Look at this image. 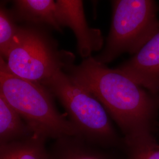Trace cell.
I'll return each mask as SVG.
<instances>
[{"instance_id":"13","label":"cell","mask_w":159,"mask_h":159,"mask_svg":"<svg viewBox=\"0 0 159 159\" xmlns=\"http://www.w3.org/2000/svg\"><path fill=\"white\" fill-rule=\"evenodd\" d=\"M19 28L10 10L0 4V56L2 57Z\"/></svg>"},{"instance_id":"7","label":"cell","mask_w":159,"mask_h":159,"mask_svg":"<svg viewBox=\"0 0 159 159\" xmlns=\"http://www.w3.org/2000/svg\"><path fill=\"white\" fill-rule=\"evenodd\" d=\"M117 68L148 91L159 95V29L139 51Z\"/></svg>"},{"instance_id":"5","label":"cell","mask_w":159,"mask_h":159,"mask_svg":"<svg viewBox=\"0 0 159 159\" xmlns=\"http://www.w3.org/2000/svg\"><path fill=\"white\" fill-rule=\"evenodd\" d=\"M111 28L102 51L94 57L106 65L123 53L134 55L159 29V6L153 0L111 1Z\"/></svg>"},{"instance_id":"11","label":"cell","mask_w":159,"mask_h":159,"mask_svg":"<svg viewBox=\"0 0 159 159\" xmlns=\"http://www.w3.org/2000/svg\"><path fill=\"white\" fill-rule=\"evenodd\" d=\"M32 134L0 91V146Z\"/></svg>"},{"instance_id":"8","label":"cell","mask_w":159,"mask_h":159,"mask_svg":"<svg viewBox=\"0 0 159 159\" xmlns=\"http://www.w3.org/2000/svg\"><path fill=\"white\" fill-rule=\"evenodd\" d=\"M10 11L16 22L44 26L62 32L57 16L56 1L16 0L13 1Z\"/></svg>"},{"instance_id":"12","label":"cell","mask_w":159,"mask_h":159,"mask_svg":"<svg viewBox=\"0 0 159 159\" xmlns=\"http://www.w3.org/2000/svg\"><path fill=\"white\" fill-rule=\"evenodd\" d=\"M126 159H159V143L154 135L125 144Z\"/></svg>"},{"instance_id":"6","label":"cell","mask_w":159,"mask_h":159,"mask_svg":"<svg viewBox=\"0 0 159 159\" xmlns=\"http://www.w3.org/2000/svg\"><path fill=\"white\" fill-rule=\"evenodd\" d=\"M57 16L60 27L71 29L76 37L77 49L84 59L100 51L104 38L99 29L90 27L85 18L83 2L79 0H57Z\"/></svg>"},{"instance_id":"10","label":"cell","mask_w":159,"mask_h":159,"mask_svg":"<svg viewBox=\"0 0 159 159\" xmlns=\"http://www.w3.org/2000/svg\"><path fill=\"white\" fill-rule=\"evenodd\" d=\"M47 140L33 134L0 146V159H51Z\"/></svg>"},{"instance_id":"1","label":"cell","mask_w":159,"mask_h":159,"mask_svg":"<svg viewBox=\"0 0 159 159\" xmlns=\"http://www.w3.org/2000/svg\"><path fill=\"white\" fill-rule=\"evenodd\" d=\"M64 71L102 104L122 132L125 144L153 135L159 125V95L93 56L69 64Z\"/></svg>"},{"instance_id":"3","label":"cell","mask_w":159,"mask_h":159,"mask_svg":"<svg viewBox=\"0 0 159 159\" xmlns=\"http://www.w3.org/2000/svg\"><path fill=\"white\" fill-rule=\"evenodd\" d=\"M44 86L61 104L78 136L104 148L124 149L123 137L114 127L102 104L64 70L58 71Z\"/></svg>"},{"instance_id":"4","label":"cell","mask_w":159,"mask_h":159,"mask_svg":"<svg viewBox=\"0 0 159 159\" xmlns=\"http://www.w3.org/2000/svg\"><path fill=\"white\" fill-rule=\"evenodd\" d=\"M49 30L44 26L19 25L2 56L13 74L44 86L58 71L74 63V54L60 50Z\"/></svg>"},{"instance_id":"9","label":"cell","mask_w":159,"mask_h":159,"mask_svg":"<svg viewBox=\"0 0 159 159\" xmlns=\"http://www.w3.org/2000/svg\"><path fill=\"white\" fill-rule=\"evenodd\" d=\"M110 149L72 136L55 140L48 150L51 159H119Z\"/></svg>"},{"instance_id":"2","label":"cell","mask_w":159,"mask_h":159,"mask_svg":"<svg viewBox=\"0 0 159 159\" xmlns=\"http://www.w3.org/2000/svg\"><path fill=\"white\" fill-rule=\"evenodd\" d=\"M0 91L34 135L54 140L78 136L74 125L57 109L51 92L43 85L13 74L1 56Z\"/></svg>"}]
</instances>
